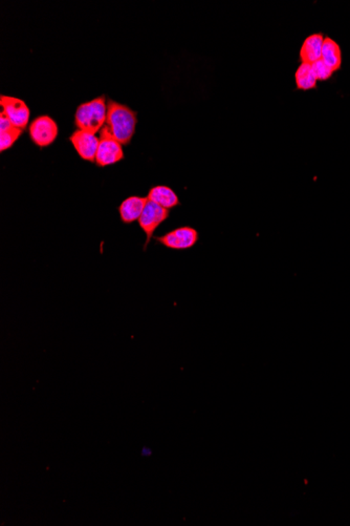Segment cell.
<instances>
[{"instance_id": "cell-1", "label": "cell", "mask_w": 350, "mask_h": 526, "mask_svg": "<svg viewBox=\"0 0 350 526\" xmlns=\"http://www.w3.org/2000/svg\"><path fill=\"white\" fill-rule=\"evenodd\" d=\"M106 125L115 140L122 145H128L135 135L137 113L126 105L108 100Z\"/></svg>"}, {"instance_id": "cell-2", "label": "cell", "mask_w": 350, "mask_h": 526, "mask_svg": "<svg viewBox=\"0 0 350 526\" xmlns=\"http://www.w3.org/2000/svg\"><path fill=\"white\" fill-rule=\"evenodd\" d=\"M107 104L104 96L79 105L75 112V126L86 132L98 133L106 123Z\"/></svg>"}, {"instance_id": "cell-3", "label": "cell", "mask_w": 350, "mask_h": 526, "mask_svg": "<svg viewBox=\"0 0 350 526\" xmlns=\"http://www.w3.org/2000/svg\"><path fill=\"white\" fill-rule=\"evenodd\" d=\"M124 159L122 144L115 140L106 124L100 130V143L95 155V164L100 168L113 165Z\"/></svg>"}, {"instance_id": "cell-4", "label": "cell", "mask_w": 350, "mask_h": 526, "mask_svg": "<svg viewBox=\"0 0 350 526\" xmlns=\"http://www.w3.org/2000/svg\"><path fill=\"white\" fill-rule=\"evenodd\" d=\"M198 239L200 236L198 230L184 226L156 238V242L169 249L186 250L196 246Z\"/></svg>"}, {"instance_id": "cell-5", "label": "cell", "mask_w": 350, "mask_h": 526, "mask_svg": "<svg viewBox=\"0 0 350 526\" xmlns=\"http://www.w3.org/2000/svg\"><path fill=\"white\" fill-rule=\"evenodd\" d=\"M32 141L39 148H47L57 138V123L49 116H40L32 121L29 128Z\"/></svg>"}, {"instance_id": "cell-6", "label": "cell", "mask_w": 350, "mask_h": 526, "mask_svg": "<svg viewBox=\"0 0 350 526\" xmlns=\"http://www.w3.org/2000/svg\"><path fill=\"white\" fill-rule=\"evenodd\" d=\"M170 211L158 204L153 202H147L145 206L144 211L141 214L139 219V225L142 228L143 231L146 234V243H145V249L148 246L149 242L152 239L153 233L158 229L159 226L166 221L169 218Z\"/></svg>"}, {"instance_id": "cell-7", "label": "cell", "mask_w": 350, "mask_h": 526, "mask_svg": "<svg viewBox=\"0 0 350 526\" xmlns=\"http://www.w3.org/2000/svg\"><path fill=\"white\" fill-rule=\"evenodd\" d=\"M0 104L3 108L1 114L8 117L9 120L13 123L14 126L21 128V130H25L27 128L30 119V110L25 101L15 98V97L1 95Z\"/></svg>"}, {"instance_id": "cell-8", "label": "cell", "mask_w": 350, "mask_h": 526, "mask_svg": "<svg viewBox=\"0 0 350 526\" xmlns=\"http://www.w3.org/2000/svg\"><path fill=\"white\" fill-rule=\"evenodd\" d=\"M73 148L81 159L89 162H95V155L98 152L100 139L95 134L86 130H77L69 137Z\"/></svg>"}, {"instance_id": "cell-9", "label": "cell", "mask_w": 350, "mask_h": 526, "mask_svg": "<svg viewBox=\"0 0 350 526\" xmlns=\"http://www.w3.org/2000/svg\"><path fill=\"white\" fill-rule=\"evenodd\" d=\"M147 202H148L147 196H132L124 200L119 206V212H120V218L123 223L131 224L139 221Z\"/></svg>"}, {"instance_id": "cell-10", "label": "cell", "mask_w": 350, "mask_h": 526, "mask_svg": "<svg viewBox=\"0 0 350 526\" xmlns=\"http://www.w3.org/2000/svg\"><path fill=\"white\" fill-rule=\"evenodd\" d=\"M324 38L325 37L322 33L312 34L306 37L299 52L300 60L302 63L313 65L316 61L321 59Z\"/></svg>"}, {"instance_id": "cell-11", "label": "cell", "mask_w": 350, "mask_h": 526, "mask_svg": "<svg viewBox=\"0 0 350 526\" xmlns=\"http://www.w3.org/2000/svg\"><path fill=\"white\" fill-rule=\"evenodd\" d=\"M147 198H148L149 201L158 204V205L168 210L176 207L180 204L178 194H175L174 190L169 186H154L149 190Z\"/></svg>"}, {"instance_id": "cell-12", "label": "cell", "mask_w": 350, "mask_h": 526, "mask_svg": "<svg viewBox=\"0 0 350 526\" xmlns=\"http://www.w3.org/2000/svg\"><path fill=\"white\" fill-rule=\"evenodd\" d=\"M321 59L334 71H339L342 67V61H343L341 47H340L339 43L330 38V37H325L324 38L323 47H322Z\"/></svg>"}, {"instance_id": "cell-13", "label": "cell", "mask_w": 350, "mask_h": 526, "mask_svg": "<svg viewBox=\"0 0 350 526\" xmlns=\"http://www.w3.org/2000/svg\"><path fill=\"white\" fill-rule=\"evenodd\" d=\"M295 82L297 89H300V91H310V89H316L318 80L314 74L312 65L301 63L298 67L295 73Z\"/></svg>"}, {"instance_id": "cell-14", "label": "cell", "mask_w": 350, "mask_h": 526, "mask_svg": "<svg viewBox=\"0 0 350 526\" xmlns=\"http://www.w3.org/2000/svg\"><path fill=\"white\" fill-rule=\"evenodd\" d=\"M23 132V130L15 128V126L10 128V130H3L0 134V150L5 152V150L12 148V145L17 141Z\"/></svg>"}, {"instance_id": "cell-15", "label": "cell", "mask_w": 350, "mask_h": 526, "mask_svg": "<svg viewBox=\"0 0 350 526\" xmlns=\"http://www.w3.org/2000/svg\"><path fill=\"white\" fill-rule=\"evenodd\" d=\"M312 67H313L314 74H315L318 81L328 80L335 73L322 59L313 63Z\"/></svg>"}, {"instance_id": "cell-16", "label": "cell", "mask_w": 350, "mask_h": 526, "mask_svg": "<svg viewBox=\"0 0 350 526\" xmlns=\"http://www.w3.org/2000/svg\"><path fill=\"white\" fill-rule=\"evenodd\" d=\"M14 128V125L13 123L9 120V118L5 117L3 114L0 115V130H1V132H3V130H10V128Z\"/></svg>"}, {"instance_id": "cell-17", "label": "cell", "mask_w": 350, "mask_h": 526, "mask_svg": "<svg viewBox=\"0 0 350 526\" xmlns=\"http://www.w3.org/2000/svg\"><path fill=\"white\" fill-rule=\"evenodd\" d=\"M142 455L144 456V457H147V456L151 455V450L148 448H144L142 450Z\"/></svg>"}]
</instances>
